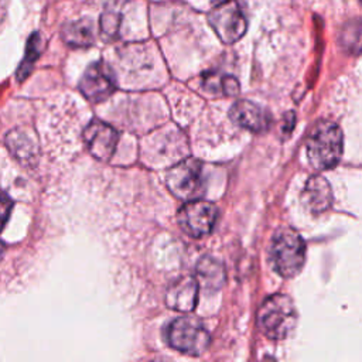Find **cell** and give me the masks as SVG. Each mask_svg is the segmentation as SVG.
<instances>
[{
  "mask_svg": "<svg viewBox=\"0 0 362 362\" xmlns=\"http://www.w3.org/2000/svg\"><path fill=\"white\" fill-rule=\"evenodd\" d=\"M310 164L317 170L335 167L342 156V132L331 120H318L305 141Z\"/></svg>",
  "mask_w": 362,
  "mask_h": 362,
  "instance_id": "6da1fadb",
  "label": "cell"
},
{
  "mask_svg": "<svg viewBox=\"0 0 362 362\" xmlns=\"http://www.w3.org/2000/svg\"><path fill=\"white\" fill-rule=\"evenodd\" d=\"M305 260V243L300 233L283 226L276 230L270 246V262L273 269L283 277L296 276Z\"/></svg>",
  "mask_w": 362,
  "mask_h": 362,
  "instance_id": "7a4b0ae2",
  "label": "cell"
},
{
  "mask_svg": "<svg viewBox=\"0 0 362 362\" xmlns=\"http://www.w3.org/2000/svg\"><path fill=\"white\" fill-rule=\"evenodd\" d=\"M257 322L263 334L270 339L286 338L297 322V311L293 300L286 294L267 297L259 308Z\"/></svg>",
  "mask_w": 362,
  "mask_h": 362,
  "instance_id": "3957f363",
  "label": "cell"
},
{
  "mask_svg": "<svg viewBox=\"0 0 362 362\" xmlns=\"http://www.w3.org/2000/svg\"><path fill=\"white\" fill-rule=\"evenodd\" d=\"M208 24L225 44L239 41L247 30V17L242 0H221L208 11Z\"/></svg>",
  "mask_w": 362,
  "mask_h": 362,
  "instance_id": "277c9868",
  "label": "cell"
},
{
  "mask_svg": "<svg viewBox=\"0 0 362 362\" xmlns=\"http://www.w3.org/2000/svg\"><path fill=\"white\" fill-rule=\"evenodd\" d=\"M165 337L173 348L191 356L204 354L211 341L204 324L195 317L175 318L168 325Z\"/></svg>",
  "mask_w": 362,
  "mask_h": 362,
  "instance_id": "5b68a950",
  "label": "cell"
},
{
  "mask_svg": "<svg viewBox=\"0 0 362 362\" xmlns=\"http://www.w3.org/2000/svg\"><path fill=\"white\" fill-rule=\"evenodd\" d=\"M165 182L177 198L197 199L204 191L202 164L195 158H185L168 170Z\"/></svg>",
  "mask_w": 362,
  "mask_h": 362,
  "instance_id": "8992f818",
  "label": "cell"
},
{
  "mask_svg": "<svg viewBox=\"0 0 362 362\" xmlns=\"http://www.w3.org/2000/svg\"><path fill=\"white\" fill-rule=\"evenodd\" d=\"M178 223L192 238L208 235L218 219V208L208 201L191 199L178 211Z\"/></svg>",
  "mask_w": 362,
  "mask_h": 362,
  "instance_id": "52a82bcc",
  "label": "cell"
},
{
  "mask_svg": "<svg viewBox=\"0 0 362 362\" xmlns=\"http://www.w3.org/2000/svg\"><path fill=\"white\" fill-rule=\"evenodd\" d=\"M78 86L88 100L103 102L116 90L115 74L105 61H96L86 68Z\"/></svg>",
  "mask_w": 362,
  "mask_h": 362,
  "instance_id": "ba28073f",
  "label": "cell"
},
{
  "mask_svg": "<svg viewBox=\"0 0 362 362\" xmlns=\"http://www.w3.org/2000/svg\"><path fill=\"white\" fill-rule=\"evenodd\" d=\"M117 132L102 120H92L83 130V141L89 153L99 161H107L116 148Z\"/></svg>",
  "mask_w": 362,
  "mask_h": 362,
  "instance_id": "9c48e42d",
  "label": "cell"
},
{
  "mask_svg": "<svg viewBox=\"0 0 362 362\" xmlns=\"http://www.w3.org/2000/svg\"><path fill=\"white\" fill-rule=\"evenodd\" d=\"M229 117L240 127L255 133H263L272 126V115L269 110L250 100L236 102L229 110Z\"/></svg>",
  "mask_w": 362,
  "mask_h": 362,
  "instance_id": "30bf717a",
  "label": "cell"
},
{
  "mask_svg": "<svg viewBox=\"0 0 362 362\" xmlns=\"http://www.w3.org/2000/svg\"><path fill=\"white\" fill-rule=\"evenodd\" d=\"M198 300V281L192 276H184L175 280L167 290L165 304L175 311L189 313L195 308Z\"/></svg>",
  "mask_w": 362,
  "mask_h": 362,
  "instance_id": "8fae6325",
  "label": "cell"
},
{
  "mask_svg": "<svg viewBox=\"0 0 362 362\" xmlns=\"http://www.w3.org/2000/svg\"><path fill=\"white\" fill-rule=\"evenodd\" d=\"M301 199L304 206L313 214L327 211L332 204V192L328 181L321 175H313L308 178Z\"/></svg>",
  "mask_w": 362,
  "mask_h": 362,
  "instance_id": "7c38bea8",
  "label": "cell"
},
{
  "mask_svg": "<svg viewBox=\"0 0 362 362\" xmlns=\"http://www.w3.org/2000/svg\"><path fill=\"white\" fill-rule=\"evenodd\" d=\"M61 37L65 44L74 48H86L95 42V27L89 18L68 21L62 25Z\"/></svg>",
  "mask_w": 362,
  "mask_h": 362,
  "instance_id": "4fadbf2b",
  "label": "cell"
},
{
  "mask_svg": "<svg viewBox=\"0 0 362 362\" xmlns=\"http://www.w3.org/2000/svg\"><path fill=\"white\" fill-rule=\"evenodd\" d=\"M338 44L348 55L362 54V18H351L345 21L338 34Z\"/></svg>",
  "mask_w": 362,
  "mask_h": 362,
  "instance_id": "5bb4252c",
  "label": "cell"
},
{
  "mask_svg": "<svg viewBox=\"0 0 362 362\" xmlns=\"http://www.w3.org/2000/svg\"><path fill=\"white\" fill-rule=\"evenodd\" d=\"M198 283L205 288H219L225 280V270L222 263L212 257H202L197 266Z\"/></svg>",
  "mask_w": 362,
  "mask_h": 362,
  "instance_id": "9a60e30c",
  "label": "cell"
},
{
  "mask_svg": "<svg viewBox=\"0 0 362 362\" xmlns=\"http://www.w3.org/2000/svg\"><path fill=\"white\" fill-rule=\"evenodd\" d=\"M202 86L206 92L222 95V96H233L239 92L238 81L233 76L225 75V74L209 72L204 75Z\"/></svg>",
  "mask_w": 362,
  "mask_h": 362,
  "instance_id": "2e32d148",
  "label": "cell"
},
{
  "mask_svg": "<svg viewBox=\"0 0 362 362\" xmlns=\"http://www.w3.org/2000/svg\"><path fill=\"white\" fill-rule=\"evenodd\" d=\"M7 146L10 151L20 160L34 157V140L21 129L8 133Z\"/></svg>",
  "mask_w": 362,
  "mask_h": 362,
  "instance_id": "e0dca14e",
  "label": "cell"
},
{
  "mask_svg": "<svg viewBox=\"0 0 362 362\" xmlns=\"http://www.w3.org/2000/svg\"><path fill=\"white\" fill-rule=\"evenodd\" d=\"M40 35L35 33L30 37L28 40V44H27V49H25V57L24 59L21 61L20 66H18V71H17V78L18 81H24L27 78V75L31 72L33 66H34V62L37 61L38 55H40Z\"/></svg>",
  "mask_w": 362,
  "mask_h": 362,
  "instance_id": "ac0fdd59",
  "label": "cell"
},
{
  "mask_svg": "<svg viewBox=\"0 0 362 362\" xmlns=\"http://www.w3.org/2000/svg\"><path fill=\"white\" fill-rule=\"evenodd\" d=\"M120 25V16L117 13H105L100 17V31L107 38H115L117 35Z\"/></svg>",
  "mask_w": 362,
  "mask_h": 362,
  "instance_id": "d6986e66",
  "label": "cell"
},
{
  "mask_svg": "<svg viewBox=\"0 0 362 362\" xmlns=\"http://www.w3.org/2000/svg\"><path fill=\"white\" fill-rule=\"evenodd\" d=\"M11 208H13V199L7 194L0 192V230H3L6 222L8 221Z\"/></svg>",
  "mask_w": 362,
  "mask_h": 362,
  "instance_id": "ffe728a7",
  "label": "cell"
},
{
  "mask_svg": "<svg viewBox=\"0 0 362 362\" xmlns=\"http://www.w3.org/2000/svg\"><path fill=\"white\" fill-rule=\"evenodd\" d=\"M189 4H192V7H195V8H206V7H212V6H215L216 3H219L221 0H187Z\"/></svg>",
  "mask_w": 362,
  "mask_h": 362,
  "instance_id": "44dd1931",
  "label": "cell"
},
{
  "mask_svg": "<svg viewBox=\"0 0 362 362\" xmlns=\"http://www.w3.org/2000/svg\"><path fill=\"white\" fill-rule=\"evenodd\" d=\"M6 11H7V3L6 0H0V23L4 20Z\"/></svg>",
  "mask_w": 362,
  "mask_h": 362,
  "instance_id": "7402d4cb",
  "label": "cell"
},
{
  "mask_svg": "<svg viewBox=\"0 0 362 362\" xmlns=\"http://www.w3.org/2000/svg\"><path fill=\"white\" fill-rule=\"evenodd\" d=\"M3 253H4V243L0 240V260L3 257Z\"/></svg>",
  "mask_w": 362,
  "mask_h": 362,
  "instance_id": "603a6c76",
  "label": "cell"
},
{
  "mask_svg": "<svg viewBox=\"0 0 362 362\" xmlns=\"http://www.w3.org/2000/svg\"><path fill=\"white\" fill-rule=\"evenodd\" d=\"M361 3H362V0H361Z\"/></svg>",
  "mask_w": 362,
  "mask_h": 362,
  "instance_id": "cb8c5ba5",
  "label": "cell"
}]
</instances>
